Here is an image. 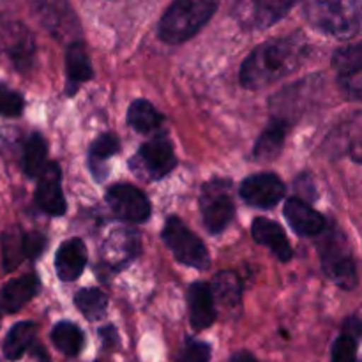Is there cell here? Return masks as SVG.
Masks as SVG:
<instances>
[{"label": "cell", "instance_id": "10", "mask_svg": "<svg viewBox=\"0 0 362 362\" xmlns=\"http://www.w3.org/2000/svg\"><path fill=\"white\" fill-rule=\"evenodd\" d=\"M338 83L350 99L362 101V41L345 46L332 57Z\"/></svg>", "mask_w": 362, "mask_h": 362}, {"label": "cell", "instance_id": "17", "mask_svg": "<svg viewBox=\"0 0 362 362\" xmlns=\"http://www.w3.org/2000/svg\"><path fill=\"white\" fill-rule=\"evenodd\" d=\"M189 320L194 331H204L216 322V306L212 290L204 281H194L187 290Z\"/></svg>", "mask_w": 362, "mask_h": 362}, {"label": "cell", "instance_id": "1", "mask_svg": "<svg viewBox=\"0 0 362 362\" xmlns=\"http://www.w3.org/2000/svg\"><path fill=\"white\" fill-rule=\"evenodd\" d=\"M310 55V45L300 34L269 39L258 45L240 67V83L264 88L299 69Z\"/></svg>", "mask_w": 362, "mask_h": 362}, {"label": "cell", "instance_id": "33", "mask_svg": "<svg viewBox=\"0 0 362 362\" xmlns=\"http://www.w3.org/2000/svg\"><path fill=\"white\" fill-rule=\"evenodd\" d=\"M349 152L356 161L362 163V119L354 124V131L349 138Z\"/></svg>", "mask_w": 362, "mask_h": 362}, {"label": "cell", "instance_id": "16", "mask_svg": "<svg viewBox=\"0 0 362 362\" xmlns=\"http://www.w3.org/2000/svg\"><path fill=\"white\" fill-rule=\"evenodd\" d=\"M251 235H253L255 243L269 247L281 262L292 260L293 250L288 243V237L276 221L267 218H257L251 225Z\"/></svg>", "mask_w": 362, "mask_h": 362}, {"label": "cell", "instance_id": "31", "mask_svg": "<svg viewBox=\"0 0 362 362\" xmlns=\"http://www.w3.org/2000/svg\"><path fill=\"white\" fill-rule=\"evenodd\" d=\"M211 346L204 341L187 339L184 349L180 350L177 362H209L211 361Z\"/></svg>", "mask_w": 362, "mask_h": 362}, {"label": "cell", "instance_id": "23", "mask_svg": "<svg viewBox=\"0 0 362 362\" xmlns=\"http://www.w3.org/2000/svg\"><path fill=\"white\" fill-rule=\"evenodd\" d=\"M46 156H48V145L41 133H30L25 140L23 156H21V166H23L25 175L34 179L42 173L46 168Z\"/></svg>", "mask_w": 362, "mask_h": 362}, {"label": "cell", "instance_id": "25", "mask_svg": "<svg viewBox=\"0 0 362 362\" xmlns=\"http://www.w3.org/2000/svg\"><path fill=\"white\" fill-rule=\"evenodd\" d=\"M165 117L147 99H136L127 110V124L138 133H151L163 124Z\"/></svg>", "mask_w": 362, "mask_h": 362}, {"label": "cell", "instance_id": "5", "mask_svg": "<svg viewBox=\"0 0 362 362\" xmlns=\"http://www.w3.org/2000/svg\"><path fill=\"white\" fill-rule=\"evenodd\" d=\"M163 240L180 264L189 265L198 271H205L211 265V257L205 244L177 216H170L166 219L165 228H163Z\"/></svg>", "mask_w": 362, "mask_h": 362}, {"label": "cell", "instance_id": "12", "mask_svg": "<svg viewBox=\"0 0 362 362\" xmlns=\"http://www.w3.org/2000/svg\"><path fill=\"white\" fill-rule=\"evenodd\" d=\"M35 204L48 216L66 214L67 204L62 193V186H60L59 163H48L39 175L37 187H35Z\"/></svg>", "mask_w": 362, "mask_h": 362}, {"label": "cell", "instance_id": "29", "mask_svg": "<svg viewBox=\"0 0 362 362\" xmlns=\"http://www.w3.org/2000/svg\"><path fill=\"white\" fill-rule=\"evenodd\" d=\"M74 304H76L78 311L83 315L87 320H101L106 315V308H108V297L101 292L99 288H81L78 290L74 296Z\"/></svg>", "mask_w": 362, "mask_h": 362}, {"label": "cell", "instance_id": "13", "mask_svg": "<svg viewBox=\"0 0 362 362\" xmlns=\"http://www.w3.org/2000/svg\"><path fill=\"white\" fill-rule=\"evenodd\" d=\"M286 221L292 226L296 233L303 237H315L322 235L325 232V218L320 212L315 211L310 204H306L300 198L293 197L285 202V209H283Z\"/></svg>", "mask_w": 362, "mask_h": 362}, {"label": "cell", "instance_id": "14", "mask_svg": "<svg viewBox=\"0 0 362 362\" xmlns=\"http://www.w3.org/2000/svg\"><path fill=\"white\" fill-rule=\"evenodd\" d=\"M140 251V237L134 230L120 228L108 235L103 244V260L113 269L129 264Z\"/></svg>", "mask_w": 362, "mask_h": 362}, {"label": "cell", "instance_id": "3", "mask_svg": "<svg viewBox=\"0 0 362 362\" xmlns=\"http://www.w3.org/2000/svg\"><path fill=\"white\" fill-rule=\"evenodd\" d=\"M218 9L212 0H177L159 21V37L168 45H180L197 35Z\"/></svg>", "mask_w": 362, "mask_h": 362}, {"label": "cell", "instance_id": "27", "mask_svg": "<svg viewBox=\"0 0 362 362\" xmlns=\"http://www.w3.org/2000/svg\"><path fill=\"white\" fill-rule=\"evenodd\" d=\"M211 290L214 299H218L221 306L228 308V310H237V308L240 306L243 286H240V279L235 272H219V274L212 279Z\"/></svg>", "mask_w": 362, "mask_h": 362}, {"label": "cell", "instance_id": "19", "mask_svg": "<svg viewBox=\"0 0 362 362\" xmlns=\"http://www.w3.org/2000/svg\"><path fill=\"white\" fill-rule=\"evenodd\" d=\"M66 74H67V88L66 92L73 95L76 92L78 85L88 81L94 76L90 59L81 41H74L67 46L66 52Z\"/></svg>", "mask_w": 362, "mask_h": 362}, {"label": "cell", "instance_id": "6", "mask_svg": "<svg viewBox=\"0 0 362 362\" xmlns=\"http://www.w3.org/2000/svg\"><path fill=\"white\" fill-rule=\"evenodd\" d=\"M200 211L205 228L211 233H221L235 216L232 184L225 179H214L204 184L200 194Z\"/></svg>", "mask_w": 362, "mask_h": 362}, {"label": "cell", "instance_id": "18", "mask_svg": "<svg viewBox=\"0 0 362 362\" xmlns=\"http://www.w3.org/2000/svg\"><path fill=\"white\" fill-rule=\"evenodd\" d=\"M41 283L35 274H25L11 279L0 290V304L6 313H16L37 296Z\"/></svg>", "mask_w": 362, "mask_h": 362}, {"label": "cell", "instance_id": "4", "mask_svg": "<svg viewBox=\"0 0 362 362\" xmlns=\"http://www.w3.org/2000/svg\"><path fill=\"white\" fill-rule=\"evenodd\" d=\"M317 247L325 276L343 290H352L357 285V271L345 233L336 226H327Z\"/></svg>", "mask_w": 362, "mask_h": 362}, {"label": "cell", "instance_id": "32", "mask_svg": "<svg viewBox=\"0 0 362 362\" xmlns=\"http://www.w3.org/2000/svg\"><path fill=\"white\" fill-rule=\"evenodd\" d=\"M46 247V237L39 232L25 233V257L35 260L42 255Z\"/></svg>", "mask_w": 362, "mask_h": 362}, {"label": "cell", "instance_id": "20", "mask_svg": "<svg viewBox=\"0 0 362 362\" xmlns=\"http://www.w3.org/2000/svg\"><path fill=\"white\" fill-rule=\"evenodd\" d=\"M286 129L288 122L283 119H272L271 124L264 129V133L258 136L257 144L253 148V159L258 163L274 161L283 151L285 145Z\"/></svg>", "mask_w": 362, "mask_h": 362}, {"label": "cell", "instance_id": "30", "mask_svg": "<svg viewBox=\"0 0 362 362\" xmlns=\"http://www.w3.org/2000/svg\"><path fill=\"white\" fill-rule=\"evenodd\" d=\"M25 101L20 92L13 90L7 85L0 83V115L20 117L23 113Z\"/></svg>", "mask_w": 362, "mask_h": 362}, {"label": "cell", "instance_id": "2", "mask_svg": "<svg viewBox=\"0 0 362 362\" xmlns=\"http://www.w3.org/2000/svg\"><path fill=\"white\" fill-rule=\"evenodd\" d=\"M304 16L317 30L338 39L362 32V0H320L304 4Z\"/></svg>", "mask_w": 362, "mask_h": 362}, {"label": "cell", "instance_id": "26", "mask_svg": "<svg viewBox=\"0 0 362 362\" xmlns=\"http://www.w3.org/2000/svg\"><path fill=\"white\" fill-rule=\"evenodd\" d=\"M35 324L34 322H18L11 327L7 332L6 339H4V356L9 361H18L28 346L32 345L35 338Z\"/></svg>", "mask_w": 362, "mask_h": 362}, {"label": "cell", "instance_id": "24", "mask_svg": "<svg viewBox=\"0 0 362 362\" xmlns=\"http://www.w3.org/2000/svg\"><path fill=\"white\" fill-rule=\"evenodd\" d=\"M2 250V267L6 272H13L25 260V233L20 226L13 225L0 235Z\"/></svg>", "mask_w": 362, "mask_h": 362}, {"label": "cell", "instance_id": "11", "mask_svg": "<svg viewBox=\"0 0 362 362\" xmlns=\"http://www.w3.org/2000/svg\"><path fill=\"white\" fill-rule=\"evenodd\" d=\"M240 198L247 205L258 209H271L285 197V184L274 173H257L240 184Z\"/></svg>", "mask_w": 362, "mask_h": 362}, {"label": "cell", "instance_id": "9", "mask_svg": "<svg viewBox=\"0 0 362 362\" xmlns=\"http://www.w3.org/2000/svg\"><path fill=\"white\" fill-rule=\"evenodd\" d=\"M138 168L141 173H147L148 179L159 180L168 175L177 165L173 144L165 133L145 141L136 152Z\"/></svg>", "mask_w": 362, "mask_h": 362}, {"label": "cell", "instance_id": "21", "mask_svg": "<svg viewBox=\"0 0 362 362\" xmlns=\"http://www.w3.org/2000/svg\"><path fill=\"white\" fill-rule=\"evenodd\" d=\"M362 338V320L357 317H349L343 324L341 334L332 345L331 362H356L357 343Z\"/></svg>", "mask_w": 362, "mask_h": 362}, {"label": "cell", "instance_id": "7", "mask_svg": "<svg viewBox=\"0 0 362 362\" xmlns=\"http://www.w3.org/2000/svg\"><path fill=\"white\" fill-rule=\"evenodd\" d=\"M292 7V0H247L233 6L232 16L246 30H262L285 18Z\"/></svg>", "mask_w": 362, "mask_h": 362}, {"label": "cell", "instance_id": "15", "mask_svg": "<svg viewBox=\"0 0 362 362\" xmlns=\"http://www.w3.org/2000/svg\"><path fill=\"white\" fill-rule=\"evenodd\" d=\"M87 265V246L81 239L64 240L55 255V271L62 281H74L81 276Z\"/></svg>", "mask_w": 362, "mask_h": 362}, {"label": "cell", "instance_id": "34", "mask_svg": "<svg viewBox=\"0 0 362 362\" xmlns=\"http://www.w3.org/2000/svg\"><path fill=\"white\" fill-rule=\"evenodd\" d=\"M230 362H258V361L255 359L250 352H237V354H233Z\"/></svg>", "mask_w": 362, "mask_h": 362}, {"label": "cell", "instance_id": "28", "mask_svg": "<svg viewBox=\"0 0 362 362\" xmlns=\"http://www.w3.org/2000/svg\"><path fill=\"white\" fill-rule=\"evenodd\" d=\"M52 343L64 356L76 357L85 345V336L81 329L73 322H59L52 329Z\"/></svg>", "mask_w": 362, "mask_h": 362}, {"label": "cell", "instance_id": "22", "mask_svg": "<svg viewBox=\"0 0 362 362\" xmlns=\"http://www.w3.org/2000/svg\"><path fill=\"white\" fill-rule=\"evenodd\" d=\"M120 151L119 136L113 133H105L92 141L88 148V166L95 180H103L108 175V168L105 163Z\"/></svg>", "mask_w": 362, "mask_h": 362}, {"label": "cell", "instance_id": "8", "mask_svg": "<svg viewBox=\"0 0 362 362\" xmlns=\"http://www.w3.org/2000/svg\"><path fill=\"white\" fill-rule=\"evenodd\" d=\"M106 202L119 219L126 223H144L151 218V202L144 191L131 184H115L106 191Z\"/></svg>", "mask_w": 362, "mask_h": 362}]
</instances>
